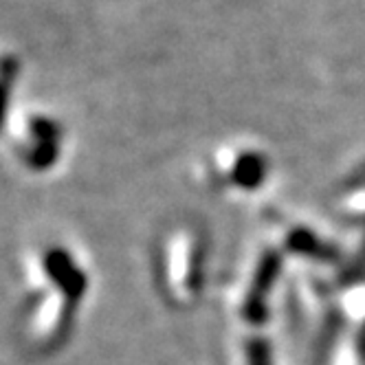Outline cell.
I'll use <instances>...</instances> for the list:
<instances>
[{"mask_svg":"<svg viewBox=\"0 0 365 365\" xmlns=\"http://www.w3.org/2000/svg\"><path fill=\"white\" fill-rule=\"evenodd\" d=\"M247 359H249V365H273L269 339L267 336H251L247 341Z\"/></svg>","mask_w":365,"mask_h":365,"instance_id":"8992f818","label":"cell"},{"mask_svg":"<svg viewBox=\"0 0 365 365\" xmlns=\"http://www.w3.org/2000/svg\"><path fill=\"white\" fill-rule=\"evenodd\" d=\"M60 156V141H38L29 150L27 161L34 170H46L51 168Z\"/></svg>","mask_w":365,"mask_h":365,"instance_id":"5b68a950","label":"cell"},{"mask_svg":"<svg viewBox=\"0 0 365 365\" xmlns=\"http://www.w3.org/2000/svg\"><path fill=\"white\" fill-rule=\"evenodd\" d=\"M267 178V159L259 152L240 154L231 170V180L240 190H257Z\"/></svg>","mask_w":365,"mask_h":365,"instance_id":"277c9868","label":"cell"},{"mask_svg":"<svg viewBox=\"0 0 365 365\" xmlns=\"http://www.w3.org/2000/svg\"><path fill=\"white\" fill-rule=\"evenodd\" d=\"M286 247H289L293 253L297 255H304V257H310V259H319V262H334L339 257V251L324 242L319 236H315L312 231L304 229V227H297L289 233V238H286Z\"/></svg>","mask_w":365,"mask_h":365,"instance_id":"3957f363","label":"cell"},{"mask_svg":"<svg viewBox=\"0 0 365 365\" xmlns=\"http://www.w3.org/2000/svg\"><path fill=\"white\" fill-rule=\"evenodd\" d=\"M365 185V163L348 178V187H363Z\"/></svg>","mask_w":365,"mask_h":365,"instance_id":"52a82bcc","label":"cell"},{"mask_svg":"<svg viewBox=\"0 0 365 365\" xmlns=\"http://www.w3.org/2000/svg\"><path fill=\"white\" fill-rule=\"evenodd\" d=\"M282 271V255L275 249H269L262 253L257 262V269L251 279V289L245 297L242 315L249 324L259 326L269 319V295L271 289Z\"/></svg>","mask_w":365,"mask_h":365,"instance_id":"6da1fadb","label":"cell"},{"mask_svg":"<svg viewBox=\"0 0 365 365\" xmlns=\"http://www.w3.org/2000/svg\"><path fill=\"white\" fill-rule=\"evenodd\" d=\"M359 348H361V352H363V356H365V324H363L361 334H359Z\"/></svg>","mask_w":365,"mask_h":365,"instance_id":"ba28073f","label":"cell"},{"mask_svg":"<svg viewBox=\"0 0 365 365\" xmlns=\"http://www.w3.org/2000/svg\"><path fill=\"white\" fill-rule=\"evenodd\" d=\"M363 225H365V218H363Z\"/></svg>","mask_w":365,"mask_h":365,"instance_id":"9c48e42d","label":"cell"},{"mask_svg":"<svg viewBox=\"0 0 365 365\" xmlns=\"http://www.w3.org/2000/svg\"><path fill=\"white\" fill-rule=\"evenodd\" d=\"M44 271L48 279L64 293L66 302L77 304L84 297L88 289V279L84 271L75 264V259L68 255V251H64L62 247H53L44 253Z\"/></svg>","mask_w":365,"mask_h":365,"instance_id":"7a4b0ae2","label":"cell"}]
</instances>
